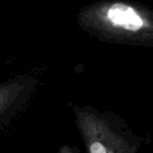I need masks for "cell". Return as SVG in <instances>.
Instances as JSON below:
<instances>
[{"label": "cell", "instance_id": "2", "mask_svg": "<svg viewBox=\"0 0 153 153\" xmlns=\"http://www.w3.org/2000/svg\"><path fill=\"white\" fill-rule=\"evenodd\" d=\"M73 114L86 153H138L145 143L122 117L93 105H73Z\"/></svg>", "mask_w": 153, "mask_h": 153}, {"label": "cell", "instance_id": "1", "mask_svg": "<svg viewBox=\"0 0 153 153\" xmlns=\"http://www.w3.org/2000/svg\"><path fill=\"white\" fill-rule=\"evenodd\" d=\"M78 27L102 43L153 46V12L133 0H97L79 8Z\"/></svg>", "mask_w": 153, "mask_h": 153}, {"label": "cell", "instance_id": "3", "mask_svg": "<svg viewBox=\"0 0 153 153\" xmlns=\"http://www.w3.org/2000/svg\"><path fill=\"white\" fill-rule=\"evenodd\" d=\"M39 87L34 74H0V132L10 126L30 105Z\"/></svg>", "mask_w": 153, "mask_h": 153}]
</instances>
